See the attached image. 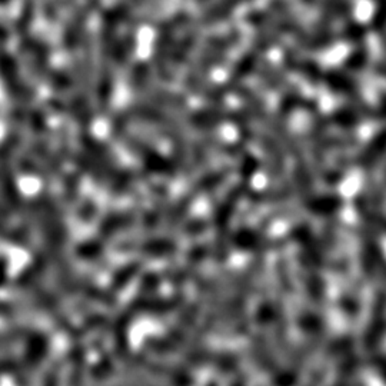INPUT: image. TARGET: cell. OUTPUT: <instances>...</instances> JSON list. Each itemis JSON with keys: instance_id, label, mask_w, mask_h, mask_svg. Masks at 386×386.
<instances>
[{"instance_id": "1", "label": "cell", "mask_w": 386, "mask_h": 386, "mask_svg": "<svg viewBox=\"0 0 386 386\" xmlns=\"http://www.w3.org/2000/svg\"><path fill=\"white\" fill-rule=\"evenodd\" d=\"M386 151V129H383L380 133H378L369 146L365 149V152L359 158V165L364 167H372L376 160L382 158V155Z\"/></svg>"}, {"instance_id": "2", "label": "cell", "mask_w": 386, "mask_h": 386, "mask_svg": "<svg viewBox=\"0 0 386 386\" xmlns=\"http://www.w3.org/2000/svg\"><path fill=\"white\" fill-rule=\"evenodd\" d=\"M342 200L338 196L315 198L308 202V209L317 215H331L340 207Z\"/></svg>"}, {"instance_id": "3", "label": "cell", "mask_w": 386, "mask_h": 386, "mask_svg": "<svg viewBox=\"0 0 386 386\" xmlns=\"http://www.w3.org/2000/svg\"><path fill=\"white\" fill-rule=\"evenodd\" d=\"M326 82L329 85V88L336 92V93H343L345 96H349L355 99V96H358V90L357 86L354 85V82L350 81L347 76L340 75V74H331L326 78Z\"/></svg>"}]
</instances>
